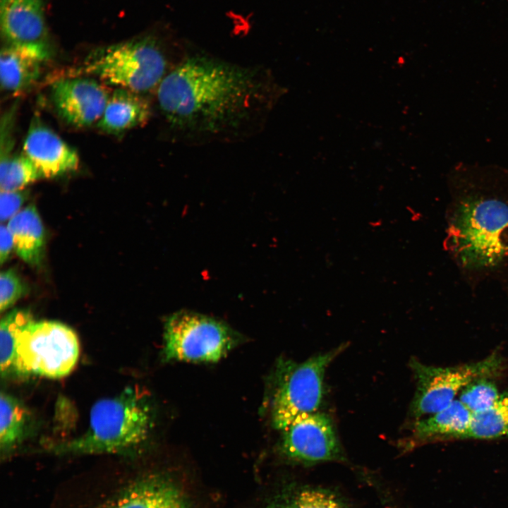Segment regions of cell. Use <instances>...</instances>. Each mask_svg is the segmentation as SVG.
Listing matches in <instances>:
<instances>
[{"mask_svg":"<svg viewBox=\"0 0 508 508\" xmlns=\"http://www.w3.org/2000/svg\"><path fill=\"white\" fill-rule=\"evenodd\" d=\"M47 60L35 51L6 44L0 54L1 89L12 95L28 90L39 80L42 64Z\"/></svg>","mask_w":508,"mask_h":508,"instance_id":"cell-13","label":"cell"},{"mask_svg":"<svg viewBox=\"0 0 508 508\" xmlns=\"http://www.w3.org/2000/svg\"><path fill=\"white\" fill-rule=\"evenodd\" d=\"M150 115V104L141 94L116 87L97 126L106 133L118 135L145 124Z\"/></svg>","mask_w":508,"mask_h":508,"instance_id":"cell-14","label":"cell"},{"mask_svg":"<svg viewBox=\"0 0 508 508\" xmlns=\"http://www.w3.org/2000/svg\"><path fill=\"white\" fill-rule=\"evenodd\" d=\"M263 508H352L337 492L328 488L298 483L283 486Z\"/></svg>","mask_w":508,"mask_h":508,"instance_id":"cell-17","label":"cell"},{"mask_svg":"<svg viewBox=\"0 0 508 508\" xmlns=\"http://www.w3.org/2000/svg\"><path fill=\"white\" fill-rule=\"evenodd\" d=\"M0 414V448L1 454H6L28 435L30 416L21 401L4 392L1 393Z\"/></svg>","mask_w":508,"mask_h":508,"instance_id":"cell-19","label":"cell"},{"mask_svg":"<svg viewBox=\"0 0 508 508\" xmlns=\"http://www.w3.org/2000/svg\"><path fill=\"white\" fill-rule=\"evenodd\" d=\"M23 152L42 178L52 179L77 170V152L54 131L35 119L24 140Z\"/></svg>","mask_w":508,"mask_h":508,"instance_id":"cell-12","label":"cell"},{"mask_svg":"<svg viewBox=\"0 0 508 508\" xmlns=\"http://www.w3.org/2000/svg\"><path fill=\"white\" fill-rule=\"evenodd\" d=\"M29 195L28 190L0 191V220L8 222L15 216Z\"/></svg>","mask_w":508,"mask_h":508,"instance_id":"cell-25","label":"cell"},{"mask_svg":"<svg viewBox=\"0 0 508 508\" xmlns=\"http://www.w3.org/2000/svg\"><path fill=\"white\" fill-rule=\"evenodd\" d=\"M508 435V391L488 408L472 413L465 437L490 439Z\"/></svg>","mask_w":508,"mask_h":508,"instance_id":"cell-20","label":"cell"},{"mask_svg":"<svg viewBox=\"0 0 508 508\" xmlns=\"http://www.w3.org/2000/svg\"><path fill=\"white\" fill-rule=\"evenodd\" d=\"M40 179L39 171L23 152L0 162V191L23 190Z\"/></svg>","mask_w":508,"mask_h":508,"instance_id":"cell-22","label":"cell"},{"mask_svg":"<svg viewBox=\"0 0 508 508\" xmlns=\"http://www.w3.org/2000/svg\"><path fill=\"white\" fill-rule=\"evenodd\" d=\"M283 432L282 452L294 461L312 465L344 459L333 423L326 414L303 416Z\"/></svg>","mask_w":508,"mask_h":508,"instance_id":"cell-9","label":"cell"},{"mask_svg":"<svg viewBox=\"0 0 508 508\" xmlns=\"http://www.w3.org/2000/svg\"><path fill=\"white\" fill-rule=\"evenodd\" d=\"M500 394L493 383L480 378L471 382L461 391L459 400L471 413H476L490 406Z\"/></svg>","mask_w":508,"mask_h":508,"instance_id":"cell-23","label":"cell"},{"mask_svg":"<svg viewBox=\"0 0 508 508\" xmlns=\"http://www.w3.org/2000/svg\"><path fill=\"white\" fill-rule=\"evenodd\" d=\"M33 321L30 311L14 309L0 322V367L1 377L13 375L16 349L23 329Z\"/></svg>","mask_w":508,"mask_h":508,"instance_id":"cell-21","label":"cell"},{"mask_svg":"<svg viewBox=\"0 0 508 508\" xmlns=\"http://www.w3.org/2000/svg\"><path fill=\"white\" fill-rule=\"evenodd\" d=\"M109 96L106 86L90 78L60 79L51 87L52 101L58 115L76 128L97 123Z\"/></svg>","mask_w":508,"mask_h":508,"instance_id":"cell-10","label":"cell"},{"mask_svg":"<svg viewBox=\"0 0 508 508\" xmlns=\"http://www.w3.org/2000/svg\"><path fill=\"white\" fill-rule=\"evenodd\" d=\"M25 286L13 269L2 271L0 274V310L13 306L25 293Z\"/></svg>","mask_w":508,"mask_h":508,"instance_id":"cell-24","label":"cell"},{"mask_svg":"<svg viewBox=\"0 0 508 508\" xmlns=\"http://www.w3.org/2000/svg\"><path fill=\"white\" fill-rule=\"evenodd\" d=\"M500 361L491 356L483 361L457 367H433L413 360L411 365L417 388L413 399V416L432 415L449 405L459 391L471 382L496 373Z\"/></svg>","mask_w":508,"mask_h":508,"instance_id":"cell-8","label":"cell"},{"mask_svg":"<svg viewBox=\"0 0 508 508\" xmlns=\"http://www.w3.org/2000/svg\"><path fill=\"white\" fill-rule=\"evenodd\" d=\"M284 91L259 69L193 56L168 73L157 99L175 135L205 143L236 140L259 130Z\"/></svg>","mask_w":508,"mask_h":508,"instance_id":"cell-1","label":"cell"},{"mask_svg":"<svg viewBox=\"0 0 508 508\" xmlns=\"http://www.w3.org/2000/svg\"><path fill=\"white\" fill-rule=\"evenodd\" d=\"M79 353L78 339L70 327L54 321L33 320L18 338L13 375L64 377L74 368Z\"/></svg>","mask_w":508,"mask_h":508,"instance_id":"cell-5","label":"cell"},{"mask_svg":"<svg viewBox=\"0 0 508 508\" xmlns=\"http://www.w3.org/2000/svg\"><path fill=\"white\" fill-rule=\"evenodd\" d=\"M152 411L138 389L125 388L119 394L97 401L92 407L90 425L81 436L53 447L59 454H130L147 440Z\"/></svg>","mask_w":508,"mask_h":508,"instance_id":"cell-3","label":"cell"},{"mask_svg":"<svg viewBox=\"0 0 508 508\" xmlns=\"http://www.w3.org/2000/svg\"><path fill=\"white\" fill-rule=\"evenodd\" d=\"M447 186L446 251L467 279L508 289V169L459 163Z\"/></svg>","mask_w":508,"mask_h":508,"instance_id":"cell-2","label":"cell"},{"mask_svg":"<svg viewBox=\"0 0 508 508\" xmlns=\"http://www.w3.org/2000/svg\"><path fill=\"white\" fill-rule=\"evenodd\" d=\"M344 346L296 363L282 360L276 370L271 401L275 428L285 430L296 419L315 413L320 405L325 370Z\"/></svg>","mask_w":508,"mask_h":508,"instance_id":"cell-6","label":"cell"},{"mask_svg":"<svg viewBox=\"0 0 508 508\" xmlns=\"http://www.w3.org/2000/svg\"><path fill=\"white\" fill-rule=\"evenodd\" d=\"M16 107L11 108L5 112L1 119V161L7 159L12 155L11 154L13 146V126L14 124L15 113Z\"/></svg>","mask_w":508,"mask_h":508,"instance_id":"cell-26","label":"cell"},{"mask_svg":"<svg viewBox=\"0 0 508 508\" xmlns=\"http://www.w3.org/2000/svg\"><path fill=\"white\" fill-rule=\"evenodd\" d=\"M44 0H0L1 34L6 44L35 51L47 59L52 48Z\"/></svg>","mask_w":508,"mask_h":508,"instance_id":"cell-11","label":"cell"},{"mask_svg":"<svg viewBox=\"0 0 508 508\" xmlns=\"http://www.w3.org/2000/svg\"><path fill=\"white\" fill-rule=\"evenodd\" d=\"M109 508H186L180 490L162 476L139 480L123 490Z\"/></svg>","mask_w":508,"mask_h":508,"instance_id":"cell-15","label":"cell"},{"mask_svg":"<svg viewBox=\"0 0 508 508\" xmlns=\"http://www.w3.org/2000/svg\"><path fill=\"white\" fill-rule=\"evenodd\" d=\"M7 226L17 255L28 265L40 267L44 258L45 236L36 207L30 205L21 210L8 222Z\"/></svg>","mask_w":508,"mask_h":508,"instance_id":"cell-16","label":"cell"},{"mask_svg":"<svg viewBox=\"0 0 508 508\" xmlns=\"http://www.w3.org/2000/svg\"><path fill=\"white\" fill-rule=\"evenodd\" d=\"M0 262H6L13 248V239L7 224L1 223L0 226Z\"/></svg>","mask_w":508,"mask_h":508,"instance_id":"cell-27","label":"cell"},{"mask_svg":"<svg viewBox=\"0 0 508 508\" xmlns=\"http://www.w3.org/2000/svg\"><path fill=\"white\" fill-rule=\"evenodd\" d=\"M472 413L459 401L454 400L445 409L418 420L414 427L415 436L426 440L438 436L465 437Z\"/></svg>","mask_w":508,"mask_h":508,"instance_id":"cell-18","label":"cell"},{"mask_svg":"<svg viewBox=\"0 0 508 508\" xmlns=\"http://www.w3.org/2000/svg\"><path fill=\"white\" fill-rule=\"evenodd\" d=\"M80 69L106 84L140 94L157 87L169 73L162 51L147 37L98 48L86 57Z\"/></svg>","mask_w":508,"mask_h":508,"instance_id":"cell-4","label":"cell"},{"mask_svg":"<svg viewBox=\"0 0 508 508\" xmlns=\"http://www.w3.org/2000/svg\"><path fill=\"white\" fill-rule=\"evenodd\" d=\"M241 339L239 334L224 322L181 310L165 321L162 356L165 361L216 362Z\"/></svg>","mask_w":508,"mask_h":508,"instance_id":"cell-7","label":"cell"}]
</instances>
